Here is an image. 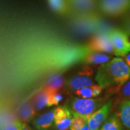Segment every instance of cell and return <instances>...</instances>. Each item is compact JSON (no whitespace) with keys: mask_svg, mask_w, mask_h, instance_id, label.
I'll list each match as a JSON object with an SVG mask.
<instances>
[{"mask_svg":"<svg viewBox=\"0 0 130 130\" xmlns=\"http://www.w3.org/2000/svg\"><path fill=\"white\" fill-rule=\"evenodd\" d=\"M130 79V68L121 57L114 58L101 65L95 80L102 89L120 87Z\"/></svg>","mask_w":130,"mask_h":130,"instance_id":"1","label":"cell"},{"mask_svg":"<svg viewBox=\"0 0 130 130\" xmlns=\"http://www.w3.org/2000/svg\"><path fill=\"white\" fill-rule=\"evenodd\" d=\"M103 103L102 98L84 99L72 97L68 107L72 114L89 117L98 110Z\"/></svg>","mask_w":130,"mask_h":130,"instance_id":"2","label":"cell"},{"mask_svg":"<svg viewBox=\"0 0 130 130\" xmlns=\"http://www.w3.org/2000/svg\"><path fill=\"white\" fill-rule=\"evenodd\" d=\"M113 46V54L116 56L125 57L130 53L129 36L123 30L113 28L107 32Z\"/></svg>","mask_w":130,"mask_h":130,"instance_id":"3","label":"cell"},{"mask_svg":"<svg viewBox=\"0 0 130 130\" xmlns=\"http://www.w3.org/2000/svg\"><path fill=\"white\" fill-rule=\"evenodd\" d=\"M93 74L92 68L86 66L82 68L78 75L73 77L68 83V87L69 90L77 91L79 89L93 85V81L90 76Z\"/></svg>","mask_w":130,"mask_h":130,"instance_id":"4","label":"cell"},{"mask_svg":"<svg viewBox=\"0 0 130 130\" xmlns=\"http://www.w3.org/2000/svg\"><path fill=\"white\" fill-rule=\"evenodd\" d=\"M89 51L105 54L113 53L114 50L110 39L106 33H100L92 37L87 46Z\"/></svg>","mask_w":130,"mask_h":130,"instance_id":"5","label":"cell"},{"mask_svg":"<svg viewBox=\"0 0 130 130\" xmlns=\"http://www.w3.org/2000/svg\"><path fill=\"white\" fill-rule=\"evenodd\" d=\"M112 107L111 101L107 102L97 111L87 118V124L90 130H99L108 117Z\"/></svg>","mask_w":130,"mask_h":130,"instance_id":"6","label":"cell"},{"mask_svg":"<svg viewBox=\"0 0 130 130\" xmlns=\"http://www.w3.org/2000/svg\"><path fill=\"white\" fill-rule=\"evenodd\" d=\"M70 11L79 15L86 16L94 13L97 0H68Z\"/></svg>","mask_w":130,"mask_h":130,"instance_id":"7","label":"cell"},{"mask_svg":"<svg viewBox=\"0 0 130 130\" xmlns=\"http://www.w3.org/2000/svg\"><path fill=\"white\" fill-rule=\"evenodd\" d=\"M111 57L107 54L89 51L83 58V62L86 64H102L108 62Z\"/></svg>","mask_w":130,"mask_h":130,"instance_id":"8","label":"cell"},{"mask_svg":"<svg viewBox=\"0 0 130 130\" xmlns=\"http://www.w3.org/2000/svg\"><path fill=\"white\" fill-rule=\"evenodd\" d=\"M18 116L21 121H29L32 119L36 114V110L31 101L22 102L18 107Z\"/></svg>","mask_w":130,"mask_h":130,"instance_id":"9","label":"cell"},{"mask_svg":"<svg viewBox=\"0 0 130 130\" xmlns=\"http://www.w3.org/2000/svg\"><path fill=\"white\" fill-rule=\"evenodd\" d=\"M55 116V109L46 112L35 121L34 125L38 130H47L53 124Z\"/></svg>","mask_w":130,"mask_h":130,"instance_id":"10","label":"cell"},{"mask_svg":"<svg viewBox=\"0 0 130 130\" xmlns=\"http://www.w3.org/2000/svg\"><path fill=\"white\" fill-rule=\"evenodd\" d=\"M51 93V92L50 91L44 88H42L32 97L31 102L36 111L40 110L48 105Z\"/></svg>","mask_w":130,"mask_h":130,"instance_id":"11","label":"cell"},{"mask_svg":"<svg viewBox=\"0 0 130 130\" xmlns=\"http://www.w3.org/2000/svg\"><path fill=\"white\" fill-rule=\"evenodd\" d=\"M64 83V79L61 74H54L51 75L47 79L43 88L51 92L59 91Z\"/></svg>","mask_w":130,"mask_h":130,"instance_id":"12","label":"cell"},{"mask_svg":"<svg viewBox=\"0 0 130 130\" xmlns=\"http://www.w3.org/2000/svg\"><path fill=\"white\" fill-rule=\"evenodd\" d=\"M118 115L122 124L130 130V100L122 102L119 107Z\"/></svg>","mask_w":130,"mask_h":130,"instance_id":"13","label":"cell"},{"mask_svg":"<svg viewBox=\"0 0 130 130\" xmlns=\"http://www.w3.org/2000/svg\"><path fill=\"white\" fill-rule=\"evenodd\" d=\"M49 6L54 12L66 14L71 12L68 0H48Z\"/></svg>","mask_w":130,"mask_h":130,"instance_id":"14","label":"cell"},{"mask_svg":"<svg viewBox=\"0 0 130 130\" xmlns=\"http://www.w3.org/2000/svg\"><path fill=\"white\" fill-rule=\"evenodd\" d=\"M100 130H122V127L118 117L112 115L103 123Z\"/></svg>","mask_w":130,"mask_h":130,"instance_id":"15","label":"cell"},{"mask_svg":"<svg viewBox=\"0 0 130 130\" xmlns=\"http://www.w3.org/2000/svg\"><path fill=\"white\" fill-rule=\"evenodd\" d=\"M73 118L70 126L71 130H80L87 122V118L80 115L72 114Z\"/></svg>","mask_w":130,"mask_h":130,"instance_id":"16","label":"cell"},{"mask_svg":"<svg viewBox=\"0 0 130 130\" xmlns=\"http://www.w3.org/2000/svg\"><path fill=\"white\" fill-rule=\"evenodd\" d=\"M72 114L68 106L59 107L55 109L54 123L61 121L68 117L72 116Z\"/></svg>","mask_w":130,"mask_h":130,"instance_id":"17","label":"cell"},{"mask_svg":"<svg viewBox=\"0 0 130 130\" xmlns=\"http://www.w3.org/2000/svg\"><path fill=\"white\" fill-rule=\"evenodd\" d=\"M118 92H119V98L122 100V102L130 100V81L120 87Z\"/></svg>","mask_w":130,"mask_h":130,"instance_id":"18","label":"cell"},{"mask_svg":"<svg viewBox=\"0 0 130 130\" xmlns=\"http://www.w3.org/2000/svg\"><path fill=\"white\" fill-rule=\"evenodd\" d=\"M63 98H64L63 94L61 92H59V91L51 92V94H50L47 106L51 107L53 105H58L60 102L62 101Z\"/></svg>","mask_w":130,"mask_h":130,"instance_id":"19","label":"cell"},{"mask_svg":"<svg viewBox=\"0 0 130 130\" xmlns=\"http://www.w3.org/2000/svg\"><path fill=\"white\" fill-rule=\"evenodd\" d=\"M75 95L81 98L84 99H90L92 97H93L92 86L84 87L75 91Z\"/></svg>","mask_w":130,"mask_h":130,"instance_id":"20","label":"cell"},{"mask_svg":"<svg viewBox=\"0 0 130 130\" xmlns=\"http://www.w3.org/2000/svg\"><path fill=\"white\" fill-rule=\"evenodd\" d=\"M73 115L65 118L64 119L61 120V121L55 123V126L58 130H65L67 129L71 126L72 122Z\"/></svg>","mask_w":130,"mask_h":130,"instance_id":"21","label":"cell"},{"mask_svg":"<svg viewBox=\"0 0 130 130\" xmlns=\"http://www.w3.org/2000/svg\"><path fill=\"white\" fill-rule=\"evenodd\" d=\"M123 30L130 37V14L125 16L122 22Z\"/></svg>","mask_w":130,"mask_h":130,"instance_id":"22","label":"cell"},{"mask_svg":"<svg viewBox=\"0 0 130 130\" xmlns=\"http://www.w3.org/2000/svg\"><path fill=\"white\" fill-rule=\"evenodd\" d=\"M22 123H21L20 121H14L13 122L7 125L3 130H19L22 126Z\"/></svg>","mask_w":130,"mask_h":130,"instance_id":"23","label":"cell"},{"mask_svg":"<svg viewBox=\"0 0 130 130\" xmlns=\"http://www.w3.org/2000/svg\"><path fill=\"white\" fill-rule=\"evenodd\" d=\"M92 89L93 90V96L97 97L101 93L102 88L100 85L92 86Z\"/></svg>","mask_w":130,"mask_h":130,"instance_id":"24","label":"cell"},{"mask_svg":"<svg viewBox=\"0 0 130 130\" xmlns=\"http://www.w3.org/2000/svg\"><path fill=\"white\" fill-rule=\"evenodd\" d=\"M124 60L128 66L130 68V53L124 57Z\"/></svg>","mask_w":130,"mask_h":130,"instance_id":"25","label":"cell"},{"mask_svg":"<svg viewBox=\"0 0 130 130\" xmlns=\"http://www.w3.org/2000/svg\"><path fill=\"white\" fill-rule=\"evenodd\" d=\"M19 130H31V128H30V126L28 125H27L25 123H23L22 124V126Z\"/></svg>","mask_w":130,"mask_h":130,"instance_id":"26","label":"cell"},{"mask_svg":"<svg viewBox=\"0 0 130 130\" xmlns=\"http://www.w3.org/2000/svg\"><path fill=\"white\" fill-rule=\"evenodd\" d=\"M80 130H90V128H89V126L88 125V124H87V122L86 123V124L84 125V126L82 128H81Z\"/></svg>","mask_w":130,"mask_h":130,"instance_id":"27","label":"cell"}]
</instances>
